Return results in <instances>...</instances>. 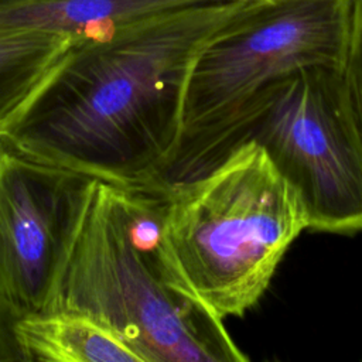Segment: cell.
Segmentation results:
<instances>
[{"mask_svg":"<svg viewBox=\"0 0 362 362\" xmlns=\"http://www.w3.org/2000/svg\"><path fill=\"white\" fill-rule=\"evenodd\" d=\"M93 180L7 143L0 161V320L10 327L47 311Z\"/></svg>","mask_w":362,"mask_h":362,"instance_id":"6","label":"cell"},{"mask_svg":"<svg viewBox=\"0 0 362 362\" xmlns=\"http://www.w3.org/2000/svg\"><path fill=\"white\" fill-rule=\"evenodd\" d=\"M253 1H272V0H253Z\"/></svg>","mask_w":362,"mask_h":362,"instance_id":"13","label":"cell"},{"mask_svg":"<svg viewBox=\"0 0 362 362\" xmlns=\"http://www.w3.org/2000/svg\"><path fill=\"white\" fill-rule=\"evenodd\" d=\"M165 182L95 178L47 311L86 315L143 362H245L223 318L187 286L165 240Z\"/></svg>","mask_w":362,"mask_h":362,"instance_id":"2","label":"cell"},{"mask_svg":"<svg viewBox=\"0 0 362 362\" xmlns=\"http://www.w3.org/2000/svg\"><path fill=\"white\" fill-rule=\"evenodd\" d=\"M247 0L195 4L75 41L4 133L28 154L122 185L164 182L189 72Z\"/></svg>","mask_w":362,"mask_h":362,"instance_id":"1","label":"cell"},{"mask_svg":"<svg viewBox=\"0 0 362 362\" xmlns=\"http://www.w3.org/2000/svg\"><path fill=\"white\" fill-rule=\"evenodd\" d=\"M216 1L225 0H0V33L44 31L93 40L153 16Z\"/></svg>","mask_w":362,"mask_h":362,"instance_id":"7","label":"cell"},{"mask_svg":"<svg viewBox=\"0 0 362 362\" xmlns=\"http://www.w3.org/2000/svg\"><path fill=\"white\" fill-rule=\"evenodd\" d=\"M164 229L189 290L225 320L257 304L308 225L266 151L246 141L211 170L165 182Z\"/></svg>","mask_w":362,"mask_h":362,"instance_id":"3","label":"cell"},{"mask_svg":"<svg viewBox=\"0 0 362 362\" xmlns=\"http://www.w3.org/2000/svg\"><path fill=\"white\" fill-rule=\"evenodd\" d=\"M342 79L346 100L362 139V0H352L349 44Z\"/></svg>","mask_w":362,"mask_h":362,"instance_id":"10","label":"cell"},{"mask_svg":"<svg viewBox=\"0 0 362 362\" xmlns=\"http://www.w3.org/2000/svg\"><path fill=\"white\" fill-rule=\"evenodd\" d=\"M352 0L253 1L198 55L185 88L181 136L165 182L221 163L262 92L308 66L344 68Z\"/></svg>","mask_w":362,"mask_h":362,"instance_id":"4","label":"cell"},{"mask_svg":"<svg viewBox=\"0 0 362 362\" xmlns=\"http://www.w3.org/2000/svg\"><path fill=\"white\" fill-rule=\"evenodd\" d=\"M6 148H7L6 139H4V136H1V134H0V161H1V158H3V154H4Z\"/></svg>","mask_w":362,"mask_h":362,"instance_id":"12","label":"cell"},{"mask_svg":"<svg viewBox=\"0 0 362 362\" xmlns=\"http://www.w3.org/2000/svg\"><path fill=\"white\" fill-rule=\"evenodd\" d=\"M246 141L257 143L293 188L310 230H362V139L341 68L308 66L270 83L232 151Z\"/></svg>","mask_w":362,"mask_h":362,"instance_id":"5","label":"cell"},{"mask_svg":"<svg viewBox=\"0 0 362 362\" xmlns=\"http://www.w3.org/2000/svg\"><path fill=\"white\" fill-rule=\"evenodd\" d=\"M75 40L44 31L0 33V134L58 72Z\"/></svg>","mask_w":362,"mask_h":362,"instance_id":"9","label":"cell"},{"mask_svg":"<svg viewBox=\"0 0 362 362\" xmlns=\"http://www.w3.org/2000/svg\"><path fill=\"white\" fill-rule=\"evenodd\" d=\"M11 332L21 362H143L106 327L76 313L30 314L14 320Z\"/></svg>","mask_w":362,"mask_h":362,"instance_id":"8","label":"cell"},{"mask_svg":"<svg viewBox=\"0 0 362 362\" xmlns=\"http://www.w3.org/2000/svg\"><path fill=\"white\" fill-rule=\"evenodd\" d=\"M20 361V354L13 338L11 327L0 320V362H16Z\"/></svg>","mask_w":362,"mask_h":362,"instance_id":"11","label":"cell"}]
</instances>
